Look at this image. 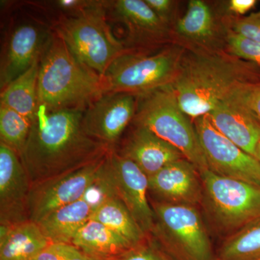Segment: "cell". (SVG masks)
Instances as JSON below:
<instances>
[{"label": "cell", "mask_w": 260, "mask_h": 260, "mask_svg": "<svg viewBox=\"0 0 260 260\" xmlns=\"http://www.w3.org/2000/svg\"><path fill=\"white\" fill-rule=\"evenodd\" d=\"M154 212L150 236L172 260H218L199 207L150 200Z\"/></svg>", "instance_id": "obj_6"}, {"label": "cell", "mask_w": 260, "mask_h": 260, "mask_svg": "<svg viewBox=\"0 0 260 260\" xmlns=\"http://www.w3.org/2000/svg\"><path fill=\"white\" fill-rule=\"evenodd\" d=\"M86 195L61 207L37 223L51 244H72L77 233L90 220L95 204Z\"/></svg>", "instance_id": "obj_21"}, {"label": "cell", "mask_w": 260, "mask_h": 260, "mask_svg": "<svg viewBox=\"0 0 260 260\" xmlns=\"http://www.w3.org/2000/svg\"><path fill=\"white\" fill-rule=\"evenodd\" d=\"M73 55L101 78L118 57L127 52L108 24L105 0L73 17L61 16L54 25Z\"/></svg>", "instance_id": "obj_4"}, {"label": "cell", "mask_w": 260, "mask_h": 260, "mask_svg": "<svg viewBox=\"0 0 260 260\" xmlns=\"http://www.w3.org/2000/svg\"><path fill=\"white\" fill-rule=\"evenodd\" d=\"M174 32L194 50L220 51L216 20L209 5L202 0L189 1L185 15L176 23Z\"/></svg>", "instance_id": "obj_19"}, {"label": "cell", "mask_w": 260, "mask_h": 260, "mask_svg": "<svg viewBox=\"0 0 260 260\" xmlns=\"http://www.w3.org/2000/svg\"><path fill=\"white\" fill-rule=\"evenodd\" d=\"M32 260H65L61 244H51Z\"/></svg>", "instance_id": "obj_34"}, {"label": "cell", "mask_w": 260, "mask_h": 260, "mask_svg": "<svg viewBox=\"0 0 260 260\" xmlns=\"http://www.w3.org/2000/svg\"><path fill=\"white\" fill-rule=\"evenodd\" d=\"M30 187L31 183L20 156L0 143V225L29 220Z\"/></svg>", "instance_id": "obj_14"}, {"label": "cell", "mask_w": 260, "mask_h": 260, "mask_svg": "<svg viewBox=\"0 0 260 260\" xmlns=\"http://www.w3.org/2000/svg\"><path fill=\"white\" fill-rule=\"evenodd\" d=\"M228 28L243 37L260 42V10L247 16L229 19Z\"/></svg>", "instance_id": "obj_29"}, {"label": "cell", "mask_w": 260, "mask_h": 260, "mask_svg": "<svg viewBox=\"0 0 260 260\" xmlns=\"http://www.w3.org/2000/svg\"><path fill=\"white\" fill-rule=\"evenodd\" d=\"M32 122L9 108L0 106V143L21 155L30 134Z\"/></svg>", "instance_id": "obj_26"}, {"label": "cell", "mask_w": 260, "mask_h": 260, "mask_svg": "<svg viewBox=\"0 0 260 260\" xmlns=\"http://www.w3.org/2000/svg\"><path fill=\"white\" fill-rule=\"evenodd\" d=\"M105 8L108 19L125 26V47L129 50L155 47L172 37L170 27L145 0H105Z\"/></svg>", "instance_id": "obj_12"}, {"label": "cell", "mask_w": 260, "mask_h": 260, "mask_svg": "<svg viewBox=\"0 0 260 260\" xmlns=\"http://www.w3.org/2000/svg\"><path fill=\"white\" fill-rule=\"evenodd\" d=\"M135 126L117 153L136 164L148 177L171 162L185 158L174 145L159 138L148 128Z\"/></svg>", "instance_id": "obj_18"}, {"label": "cell", "mask_w": 260, "mask_h": 260, "mask_svg": "<svg viewBox=\"0 0 260 260\" xmlns=\"http://www.w3.org/2000/svg\"><path fill=\"white\" fill-rule=\"evenodd\" d=\"M242 93L244 102L260 126V81L246 84Z\"/></svg>", "instance_id": "obj_31"}, {"label": "cell", "mask_w": 260, "mask_h": 260, "mask_svg": "<svg viewBox=\"0 0 260 260\" xmlns=\"http://www.w3.org/2000/svg\"><path fill=\"white\" fill-rule=\"evenodd\" d=\"M152 199L174 205L201 206L203 186L200 173L186 158L171 162L148 177Z\"/></svg>", "instance_id": "obj_15"}, {"label": "cell", "mask_w": 260, "mask_h": 260, "mask_svg": "<svg viewBox=\"0 0 260 260\" xmlns=\"http://www.w3.org/2000/svg\"><path fill=\"white\" fill-rule=\"evenodd\" d=\"M90 219L104 224L133 246L143 244L150 237L142 230L120 200L108 193L101 195Z\"/></svg>", "instance_id": "obj_23"}, {"label": "cell", "mask_w": 260, "mask_h": 260, "mask_svg": "<svg viewBox=\"0 0 260 260\" xmlns=\"http://www.w3.org/2000/svg\"><path fill=\"white\" fill-rule=\"evenodd\" d=\"M38 91L40 107L49 112L85 111L104 95L102 78L80 62L54 31L41 56Z\"/></svg>", "instance_id": "obj_3"}, {"label": "cell", "mask_w": 260, "mask_h": 260, "mask_svg": "<svg viewBox=\"0 0 260 260\" xmlns=\"http://www.w3.org/2000/svg\"><path fill=\"white\" fill-rule=\"evenodd\" d=\"M256 3V0H232L229 2L228 9L233 14L242 16L253 9Z\"/></svg>", "instance_id": "obj_33"}, {"label": "cell", "mask_w": 260, "mask_h": 260, "mask_svg": "<svg viewBox=\"0 0 260 260\" xmlns=\"http://www.w3.org/2000/svg\"><path fill=\"white\" fill-rule=\"evenodd\" d=\"M159 18L169 27L174 22L176 2L171 0H145Z\"/></svg>", "instance_id": "obj_32"}, {"label": "cell", "mask_w": 260, "mask_h": 260, "mask_svg": "<svg viewBox=\"0 0 260 260\" xmlns=\"http://www.w3.org/2000/svg\"><path fill=\"white\" fill-rule=\"evenodd\" d=\"M72 245L87 255L104 260L114 259L135 247L104 224L91 219L78 231Z\"/></svg>", "instance_id": "obj_22"}, {"label": "cell", "mask_w": 260, "mask_h": 260, "mask_svg": "<svg viewBox=\"0 0 260 260\" xmlns=\"http://www.w3.org/2000/svg\"><path fill=\"white\" fill-rule=\"evenodd\" d=\"M104 158L79 170L32 184L28 196L29 220L39 223L61 207L85 196L99 179Z\"/></svg>", "instance_id": "obj_11"}, {"label": "cell", "mask_w": 260, "mask_h": 260, "mask_svg": "<svg viewBox=\"0 0 260 260\" xmlns=\"http://www.w3.org/2000/svg\"><path fill=\"white\" fill-rule=\"evenodd\" d=\"M185 48L172 45L153 54L129 50L118 57L102 78L103 94L136 96L170 86L175 81Z\"/></svg>", "instance_id": "obj_5"}, {"label": "cell", "mask_w": 260, "mask_h": 260, "mask_svg": "<svg viewBox=\"0 0 260 260\" xmlns=\"http://www.w3.org/2000/svg\"><path fill=\"white\" fill-rule=\"evenodd\" d=\"M218 260H253L260 258V216L225 238Z\"/></svg>", "instance_id": "obj_25"}, {"label": "cell", "mask_w": 260, "mask_h": 260, "mask_svg": "<svg viewBox=\"0 0 260 260\" xmlns=\"http://www.w3.org/2000/svg\"><path fill=\"white\" fill-rule=\"evenodd\" d=\"M183 112L172 85L138 96L135 125L143 126L174 145L199 172L208 169L194 123Z\"/></svg>", "instance_id": "obj_7"}, {"label": "cell", "mask_w": 260, "mask_h": 260, "mask_svg": "<svg viewBox=\"0 0 260 260\" xmlns=\"http://www.w3.org/2000/svg\"><path fill=\"white\" fill-rule=\"evenodd\" d=\"M39 66L40 59L1 90L0 96V106L13 109L31 122L40 108L38 91Z\"/></svg>", "instance_id": "obj_24"}, {"label": "cell", "mask_w": 260, "mask_h": 260, "mask_svg": "<svg viewBox=\"0 0 260 260\" xmlns=\"http://www.w3.org/2000/svg\"><path fill=\"white\" fill-rule=\"evenodd\" d=\"M95 186L102 193L120 200L142 230L150 236L155 216L148 198V177L136 164L121 156L115 149H110Z\"/></svg>", "instance_id": "obj_9"}, {"label": "cell", "mask_w": 260, "mask_h": 260, "mask_svg": "<svg viewBox=\"0 0 260 260\" xmlns=\"http://www.w3.org/2000/svg\"><path fill=\"white\" fill-rule=\"evenodd\" d=\"M50 244L31 220L0 225V260H32Z\"/></svg>", "instance_id": "obj_20"}, {"label": "cell", "mask_w": 260, "mask_h": 260, "mask_svg": "<svg viewBox=\"0 0 260 260\" xmlns=\"http://www.w3.org/2000/svg\"><path fill=\"white\" fill-rule=\"evenodd\" d=\"M51 34L42 26L31 23L20 24L12 30L2 53L1 90L40 59Z\"/></svg>", "instance_id": "obj_16"}, {"label": "cell", "mask_w": 260, "mask_h": 260, "mask_svg": "<svg viewBox=\"0 0 260 260\" xmlns=\"http://www.w3.org/2000/svg\"><path fill=\"white\" fill-rule=\"evenodd\" d=\"M245 85L219 102L208 115L220 133L246 153L256 157L260 126L244 102L242 91Z\"/></svg>", "instance_id": "obj_17"}, {"label": "cell", "mask_w": 260, "mask_h": 260, "mask_svg": "<svg viewBox=\"0 0 260 260\" xmlns=\"http://www.w3.org/2000/svg\"><path fill=\"white\" fill-rule=\"evenodd\" d=\"M256 158L259 160L260 162V141L259 144H258L257 148H256Z\"/></svg>", "instance_id": "obj_36"}, {"label": "cell", "mask_w": 260, "mask_h": 260, "mask_svg": "<svg viewBox=\"0 0 260 260\" xmlns=\"http://www.w3.org/2000/svg\"><path fill=\"white\" fill-rule=\"evenodd\" d=\"M65 260H104L87 255L72 244H61Z\"/></svg>", "instance_id": "obj_35"}, {"label": "cell", "mask_w": 260, "mask_h": 260, "mask_svg": "<svg viewBox=\"0 0 260 260\" xmlns=\"http://www.w3.org/2000/svg\"><path fill=\"white\" fill-rule=\"evenodd\" d=\"M83 112L39 108L20 156L31 185L88 167L112 149L87 134Z\"/></svg>", "instance_id": "obj_1"}, {"label": "cell", "mask_w": 260, "mask_h": 260, "mask_svg": "<svg viewBox=\"0 0 260 260\" xmlns=\"http://www.w3.org/2000/svg\"><path fill=\"white\" fill-rule=\"evenodd\" d=\"M97 0H58L53 2L54 8L61 12V16L73 17L98 3Z\"/></svg>", "instance_id": "obj_30"}, {"label": "cell", "mask_w": 260, "mask_h": 260, "mask_svg": "<svg viewBox=\"0 0 260 260\" xmlns=\"http://www.w3.org/2000/svg\"><path fill=\"white\" fill-rule=\"evenodd\" d=\"M137 107L138 96L133 94H104L84 111V129L93 139L114 148L134 119Z\"/></svg>", "instance_id": "obj_13"}, {"label": "cell", "mask_w": 260, "mask_h": 260, "mask_svg": "<svg viewBox=\"0 0 260 260\" xmlns=\"http://www.w3.org/2000/svg\"><path fill=\"white\" fill-rule=\"evenodd\" d=\"M260 81V68L223 51L184 54L172 87L181 109L193 119L246 83Z\"/></svg>", "instance_id": "obj_2"}, {"label": "cell", "mask_w": 260, "mask_h": 260, "mask_svg": "<svg viewBox=\"0 0 260 260\" xmlns=\"http://www.w3.org/2000/svg\"><path fill=\"white\" fill-rule=\"evenodd\" d=\"M109 260H172L164 252L160 246L150 237L143 242L132 248L129 251L114 259Z\"/></svg>", "instance_id": "obj_28"}, {"label": "cell", "mask_w": 260, "mask_h": 260, "mask_svg": "<svg viewBox=\"0 0 260 260\" xmlns=\"http://www.w3.org/2000/svg\"><path fill=\"white\" fill-rule=\"evenodd\" d=\"M224 42L228 54L260 68V42L225 29Z\"/></svg>", "instance_id": "obj_27"}, {"label": "cell", "mask_w": 260, "mask_h": 260, "mask_svg": "<svg viewBox=\"0 0 260 260\" xmlns=\"http://www.w3.org/2000/svg\"><path fill=\"white\" fill-rule=\"evenodd\" d=\"M201 207L219 235L229 237L260 216V186L221 177L209 169L200 172Z\"/></svg>", "instance_id": "obj_8"}, {"label": "cell", "mask_w": 260, "mask_h": 260, "mask_svg": "<svg viewBox=\"0 0 260 260\" xmlns=\"http://www.w3.org/2000/svg\"><path fill=\"white\" fill-rule=\"evenodd\" d=\"M193 123L209 170L221 177L260 186V162L256 157L220 133L208 114L196 118Z\"/></svg>", "instance_id": "obj_10"}, {"label": "cell", "mask_w": 260, "mask_h": 260, "mask_svg": "<svg viewBox=\"0 0 260 260\" xmlns=\"http://www.w3.org/2000/svg\"><path fill=\"white\" fill-rule=\"evenodd\" d=\"M253 260H260V258H258V259H253Z\"/></svg>", "instance_id": "obj_37"}]
</instances>
